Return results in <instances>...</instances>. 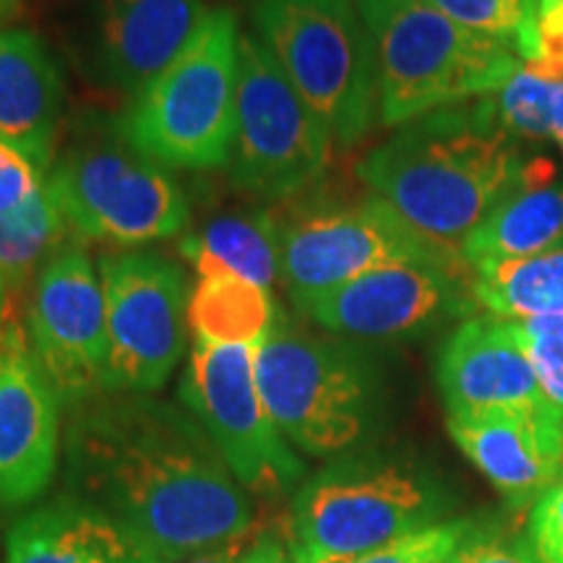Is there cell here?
I'll list each match as a JSON object with an SVG mask.
<instances>
[{"mask_svg": "<svg viewBox=\"0 0 563 563\" xmlns=\"http://www.w3.org/2000/svg\"><path fill=\"white\" fill-rule=\"evenodd\" d=\"M141 559L152 555L141 551L108 514L70 493L34 506L5 534V563H133Z\"/></svg>", "mask_w": 563, "mask_h": 563, "instance_id": "44dd1931", "label": "cell"}, {"mask_svg": "<svg viewBox=\"0 0 563 563\" xmlns=\"http://www.w3.org/2000/svg\"><path fill=\"white\" fill-rule=\"evenodd\" d=\"M323 332L355 342L415 340L477 308L464 262H399L292 300Z\"/></svg>", "mask_w": 563, "mask_h": 563, "instance_id": "4fadbf2b", "label": "cell"}, {"mask_svg": "<svg viewBox=\"0 0 563 563\" xmlns=\"http://www.w3.org/2000/svg\"><path fill=\"white\" fill-rule=\"evenodd\" d=\"M462 454L514 506L538 501L563 470V420L553 412H485L449 418Z\"/></svg>", "mask_w": 563, "mask_h": 563, "instance_id": "e0dca14e", "label": "cell"}, {"mask_svg": "<svg viewBox=\"0 0 563 563\" xmlns=\"http://www.w3.org/2000/svg\"><path fill=\"white\" fill-rule=\"evenodd\" d=\"M63 402L34 357L26 327L0 336V511L21 509L51 488L60 456Z\"/></svg>", "mask_w": 563, "mask_h": 563, "instance_id": "9a60e30c", "label": "cell"}, {"mask_svg": "<svg viewBox=\"0 0 563 563\" xmlns=\"http://www.w3.org/2000/svg\"><path fill=\"white\" fill-rule=\"evenodd\" d=\"M435 382L449 418L485 412L559 415L545 402L511 321L490 313L473 316L449 334L435 363Z\"/></svg>", "mask_w": 563, "mask_h": 563, "instance_id": "2e32d148", "label": "cell"}, {"mask_svg": "<svg viewBox=\"0 0 563 563\" xmlns=\"http://www.w3.org/2000/svg\"><path fill=\"white\" fill-rule=\"evenodd\" d=\"M133 563H162V561H154V559H141V561H133Z\"/></svg>", "mask_w": 563, "mask_h": 563, "instance_id": "ab89813d", "label": "cell"}, {"mask_svg": "<svg viewBox=\"0 0 563 563\" xmlns=\"http://www.w3.org/2000/svg\"><path fill=\"white\" fill-rule=\"evenodd\" d=\"M180 399L249 493L277 498L306 481V462L277 431L258 391L256 344L194 336Z\"/></svg>", "mask_w": 563, "mask_h": 563, "instance_id": "30bf717a", "label": "cell"}, {"mask_svg": "<svg viewBox=\"0 0 563 563\" xmlns=\"http://www.w3.org/2000/svg\"><path fill=\"white\" fill-rule=\"evenodd\" d=\"M517 139L493 97L399 125L357 165V178L428 243L462 256V245L522 170Z\"/></svg>", "mask_w": 563, "mask_h": 563, "instance_id": "7a4b0ae2", "label": "cell"}, {"mask_svg": "<svg viewBox=\"0 0 563 563\" xmlns=\"http://www.w3.org/2000/svg\"><path fill=\"white\" fill-rule=\"evenodd\" d=\"M45 180L70 228L89 241L136 249L180 235L191 222L170 167L144 157L118 131L70 144Z\"/></svg>", "mask_w": 563, "mask_h": 563, "instance_id": "ba28073f", "label": "cell"}, {"mask_svg": "<svg viewBox=\"0 0 563 563\" xmlns=\"http://www.w3.org/2000/svg\"><path fill=\"white\" fill-rule=\"evenodd\" d=\"M449 496L407 456L352 452L306 477L290 504V563H347L439 525Z\"/></svg>", "mask_w": 563, "mask_h": 563, "instance_id": "277c9868", "label": "cell"}, {"mask_svg": "<svg viewBox=\"0 0 563 563\" xmlns=\"http://www.w3.org/2000/svg\"><path fill=\"white\" fill-rule=\"evenodd\" d=\"M498 118L514 139L548 141L563 125V81L519 68L498 91Z\"/></svg>", "mask_w": 563, "mask_h": 563, "instance_id": "4316f807", "label": "cell"}, {"mask_svg": "<svg viewBox=\"0 0 563 563\" xmlns=\"http://www.w3.org/2000/svg\"><path fill=\"white\" fill-rule=\"evenodd\" d=\"M464 30L483 34L530 63L538 58L540 0H426Z\"/></svg>", "mask_w": 563, "mask_h": 563, "instance_id": "484cf974", "label": "cell"}, {"mask_svg": "<svg viewBox=\"0 0 563 563\" xmlns=\"http://www.w3.org/2000/svg\"><path fill=\"white\" fill-rule=\"evenodd\" d=\"M525 68L545 79L563 81V0H540L538 9V58Z\"/></svg>", "mask_w": 563, "mask_h": 563, "instance_id": "4dcf8cb0", "label": "cell"}, {"mask_svg": "<svg viewBox=\"0 0 563 563\" xmlns=\"http://www.w3.org/2000/svg\"><path fill=\"white\" fill-rule=\"evenodd\" d=\"M178 251L199 279L238 277L264 290L282 279L279 217L269 209L222 211L183 235Z\"/></svg>", "mask_w": 563, "mask_h": 563, "instance_id": "7402d4cb", "label": "cell"}, {"mask_svg": "<svg viewBox=\"0 0 563 563\" xmlns=\"http://www.w3.org/2000/svg\"><path fill=\"white\" fill-rule=\"evenodd\" d=\"M5 306H9V287H5L3 274H0V336H3L5 329Z\"/></svg>", "mask_w": 563, "mask_h": 563, "instance_id": "74e56055", "label": "cell"}, {"mask_svg": "<svg viewBox=\"0 0 563 563\" xmlns=\"http://www.w3.org/2000/svg\"><path fill=\"white\" fill-rule=\"evenodd\" d=\"M256 384L285 441L316 460L361 452L384 420V382L371 352L311 332L282 308L256 344Z\"/></svg>", "mask_w": 563, "mask_h": 563, "instance_id": "3957f363", "label": "cell"}, {"mask_svg": "<svg viewBox=\"0 0 563 563\" xmlns=\"http://www.w3.org/2000/svg\"><path fill=\"white\" fill-rule=\"evenodd\" d=\"M241 30L230 9L207 13L188 47L133 97L118 133L175 170L230 165L235 141Z\"/></svg>", "mask_w": 563, "mask_h": 563, "instance_id": "8992f818", "label": "cell"}, {"mask_svg": "<svg viewBox=\"0 0 563 563\" xmlns=\"http://www.w3.org/2000/svg\"><path fill=\"white\" fill-rule=\"evenodd\" d=\"M21 11V0H0V24L16 16Z\"/></svg>", "mask_w": 563, "mask_h": 563, "instance_id": "8d00e7d4", "label": "cell"}, {"mask_svg": "<svg viewBox=\"0 0 563 563\" xmlns=\"http://www.w3.org/2000/svg\"><path fill=\"white\" fill-rule=\"evenodd\" d=\"M282 279L290 298H308L399 262H464L420 238L378 196L316 203L279 217Z\"/></svg>", "mask_w": 563, "mask_h": 563, "instance_id": "7c38bea8", "label": "cell"}, {"mask_svg": "<svg viewBox=\"0 0 563 563\" xmlns=\"http://www.w3.org/2000/svg\"><path fill=\"white\" fill-rule=\"evenodd\" d=\"M277 306L272 290L238 277L199 279L188 300V329L214 344H258Z\"/></svg>", "mask_w": 563, "mask_h": 563, "instance_id": "cb8c5ba5", "label": "cell"}, {"mask_svg": "<svg viewBox=\"0 0 563 563\" xmlns=\"http://www.w3.org/2000/svg\"><path fill=\"white\" fill-rule=\"evenodd\" d=\"M245 551H249V534L228 540V543H220L214 548H207V551L194 553L188 555V559H180L175 563H238L243 559Z\"/></svg>", "mask_w": 563, "mask_h": 563, "instance_id": "e575fe53", "label": "cell"}, {"mask_svg": "<svg viewBox=\"0 0 563 563\" xmlns=\"http://www.w3.org/2000/svg\"><path fill=\"white\" fill-rule=\"evenodd\" d=\"M66 485L141 551L175 563L251 532L253 504L188 410L152 394H100L66 420Z\"/></svg>", "mask_w": 563, "mask_h": 563, "instance_id": "6da1fadb", "label": "cell"}, {"mask_svg": "<svg viewBox=\"0 0 563 563\" xmlns=\"http://www.w3.org/2000/svg\"><path fill=\"white\" fill-rule=\"evenodd\" d=\"M452 563H534L525 540L481 538L470 532V538L456 548Z\"/></svg>", "mask_w": 563, "mask_h": 563, "instance_id": "d6a6232c", "label": "cell"}, {"mask_svg": "<svg viewBox=\"0 0 563 563\" xmlns=\"http://www.w3.org/2000/svg\"><path fill=\"white\" fill-rule=\"evenodd\" d=\"M525 543L534 563H563V470L559 481L532 504Z\"/></svg>", "mask_w": 563, "mask_h": 563, "instance_id": "f1b7e54d", "label": "cell"}, {"mask_svg": "<svg viewBox=\"0 0 563 563\" xmlns=\"http://www.w3.org/2000/svg\"><path fill=\"white\" fill-rule=\"evenodd\" d=\"M446 563H452V559H449V561H446Z\"/></svg>", "mask_w": 563, "mask_h": 563, "instance_id": "60d3db41", "label": "cell"}, {"mask_svg": "<svg viewBox=\"0 0 563 563\" xmlns=\"http://www.w3.org/2000/svg\"><path fill=\"white\" fill-rule=\"evenodd\" d=\"M66 87L45 40L30 30H0V141L51 170Z\"/></svg>", "mask_w": 563, "mask_h": 563, "instance_id": "ac0fdd59", "label": "cell"}, {"mask_svg": "<svg viewBox=\"0 0 563 563\" xmlns=\"http://www.w3.org/2000/svg\"><path fill=\"white\" fill-rule=\"evenodd\" d=\"M26 336L66 410L102 394L108 365V306L87 245L68 241L32 285Z\"/></svg>", "mask_w": 563, "mask_h": 563, "instance_id": "5bb4252c", "label": "cell"}, {"mask_svg": "<svg viewBox=\"0 0 563 563\" xmlns=\"http://www.w3.org/2000/svg\"><path fill=\"white\" fill-rule=\"evenodd\" d=\"M203 19V0H102L110 79L136 97L186 51Z\"/></svg>", "mask_w": 563, "mask_h": 563, "instance_id": "d6986e66", "label": "cell"}, {"mask_svg": "<svg viewBox=\"0 0 563 563\" xmlns=\"http://www.w3.org/2000/svg\"><path fill=\"white\" fill-rule=\"evenodd\" d=\"M555 141H559V144H561V152H563V125L559 129V133H555Z\"/></svg>", "mask_w": 563, "mask_h": 563, "instance_id": "f35d334b", "label": "cell"}, {"mask_svg": "<svg viewBox=\"0 0 563 563\" xmlns=\"http://www.w3.org/2000/svg\"><path fill=\"white\" fill-rule=\"evenodd\" d=\"M563 249V180L553 159L525 162L504 199L462 245L467 266Z\"/></svg>", "mask_w": 563, "mask_h": 563, "instance_id": "ffe728a7", "label": "cell"}, {"mask_svg": "<svg viewBox=\"0 0 563 563\" xmlns=\"http://www.w3.org/2000/svg\"><path fill=\"white\" fill-rule=\"evenodd\" d=\"M332 144V133L264 42L241 34L232 183L256 199H287L327 170Z\"/></svg>", "mask_w": 563, "mask_h": 563, "instance_id": "9c48e42d", "label": "cell"}, {"mask_svg": "<svg viewBox=\"0 0 563 563\" xmlns=\"http://www.w3.org/2000/svg\"><path fill=\"white\" fill-rule=\"evenodd\" d=\"M68 228L47 180L16 209L0 214V274L9 292L34 285L47 258L68 241Z\"/></svg>", "mask_w": 563, "mask_h": 563, "instance_id": "d4e9b609", "label": "cell"}, {"mask_svg": "<svg viewBox=\"0 0 563 563\" xmlns=\"http://www.w3.org/2000/svg\"><path fill=\"white\" fill-rule=\"evenodd\" d=\"M42 180H45V173L37 165L0 141V214L30 199Z\"/></svg>", "mask_w": 563, "mask_h": 563, "instance_id": "1f68e13d", "label": "cell"}, {"mask_svg": "<svg viewBox=\"0 0 563 563\" xmlns=\"http://www.w3.org/2000/svg\"><path fill=\"white\" fill-rule=\"evenodd\" d=\"M253 21L256 37L336 144H357L378 118V70L352 0H264Z\"/></svg>", "mask_w": 563, "mask_h": 563, "instance_id": "52a82bcc", "label": "cell"}, {"mask_svg": "<svg viewBox=\"0 0 563 563\" xmlns=\"http://www.w3.org/2000/svg\"><path fill=\"white\" fill-rule=\"evenodd\" d=\"M108 306L104 394H154L186 352L188 279L157 251H110L100 262Z\"/></svg>", "mask_w": 563, "mask_h": 563, "instance_id": "8fae6325", "label": "cell"}, {"mask_svg": "<svg viewBox=\"0 0 563 563\" xmlns=\"http://www.w3.org/2000/svg\"><path fill=\"white\" fill-rule=\"evenodd\" d=\"M470 269L477 306L490 316L525 321L563 313V249L511 262H483Z\"/></svg>", "mask_w": 563, "mask_h": 563, "instance_id": "603a6c76", "label": "cell"}, {"mask_svg": "<svg viewBox=\"0 0 563 563\" xmlns=\"http://www.w3.org/2000/svg\"><path fill=\"white\" fill-rule=\"evenodd\" d=\"M470 532V522H439L347 563H446Z\"/></svg>", "mask_w": 563, "mask_h": 563, "instance_id": "83f0119b", "label": "cell"}, {"mask_svg": "<svg viewBox=\"0 0 563 563\" xmlns=\"http://www.w3.org/2000/svg\"><path fill=\"white\" fill-rule=\"evenodd\" d=\"M378 70V121L405 125L428 112L498 95L519 68L501 42L464 30L426 0H361Z\"/></svg>", "mask_w": 563, "mask_h": 563, "instance_id": "5b68a950", "label": "cell"}, {"mask_svg": "<svg viewBox=\"0 0 563 563\" xmlns=\"http://www.w3.org/2000/svg\"><path fill=\"white\" fill-rule=\"evenodd\" d=\"M519 323L530 329V332L551 334V336H559V340H563V313L534 316V319H525V321H519Z\"/></svg>", "mask_w": 563, "mask_h": 563, "instance_id": "d590c367", "label": "cell"}, {"mask_svg": "<svg viewBox=\"0 0 563 563\" xmlns=\"http://www.w3.org/2000/svg\"><path fill=\"white\" fill-rule=\"evenodd\" d=\"M511 329L519 347L525 350L527 361L532 365L545 402L563 418V340L551 334L530 332L519 321H511Z\"/></svg>", "mask_w": 563, "mask_h": 563, "instance_id": "f546056e", "label": "cell"}, {"mask_svg": "<svg viewBox=\"0 0 563 563\" xmlns=\"http://www.w3.org/2000/svg\"><path fill=\"white\" fill-rule=\"evenodd\" d=\"M238 563H290L287 543L274 532L258 534Z\"/></svg>", "mask_w": 563, "mask_h": 563, "instance_id": "836d02e7", "label": "cell"}]
</instances>
